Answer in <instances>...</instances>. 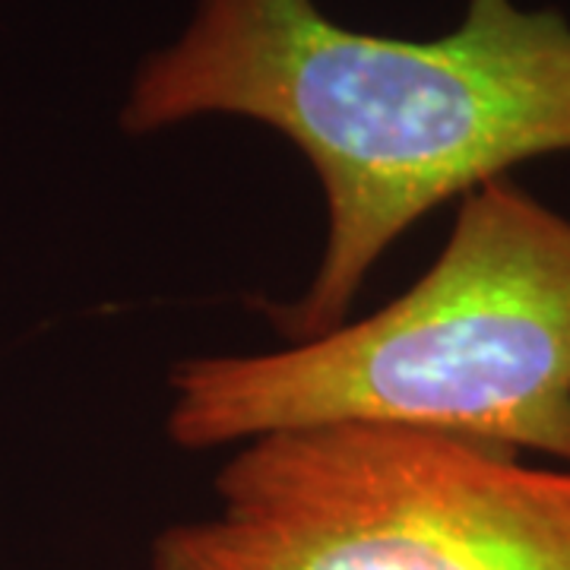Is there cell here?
Returning <instances> with one entry per match:
<instances>
[{"mask_svg":"<svg viewBox=\"0 0 570 570\" xmlns=\"http://www.w3.org/2000/svg\"><path fill=\"white\" fill-rule=\"evenodd\" d=\"M235 115L302 149L326 197L314 283L279 311L295 343L343 324L409 225L508 168L570 153V22L469 0L431 41L358 32L314 0H197L181 39L140 63L124 130Z\"/></svg>","mask_w":570,"mask_h":570,"instance_id":"cell-1","label":"cell"},{"mask_svg":"<svg viewBox=\"0 0 570 570\" xmlns=\"http://www.w3.org/2000/svg\"><path fill=\"white\" fill-rule=\"evenodd\" d=\"M330 422L425 428L570 466V219L508 178L463 197L425 276L371 317L171 371L187 450Z\"/></svg>","mask_w":570,"mask_h":570,"instance_id":"cell-2","label":"cell"},{"mask_svg":"<svg viewBox=\"0 0 570 570\" xmlns=\"http://www.w3.org/2000/svg\"><path fill=\"white\" fill-rule=\"evenodd\" d=\"M219 513L153 570H570V469L425 428L330 422L254 438Z\"/></svg>","mask_w":570,"mask_h":570,"instance_id":"cell-3","label":"cell"}]
</instances>
